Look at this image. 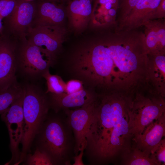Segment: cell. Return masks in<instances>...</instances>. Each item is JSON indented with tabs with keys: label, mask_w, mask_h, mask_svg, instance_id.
I'll return each instance as SVG.
<instances>
[{
	"label": "cell",
	"mask_w": 165,
	"mask_h": 165,
	"mask_svg": "<svg viewBox=\"0 0 165 165\" xmlns=\"http://www.w3.org/2000/svg\"><path fill=\"white\" fill-rule=\"evenodd\" d=\"M85 148H82L79 152V154L73 157L74 163L73 165H84L82 161V156L84 154V151Z\"/></svg>",
	"instance_id": "obj_25"
},
{
	"label": "cell",
	"mask_w": 165,
	"mask_h": 165,
	"mask_svg": "<svg viewBox=\"0 0 165 165\" xmlns=\"http://www.w3.org/2000/svg\"><path fill=\"white\" fill-rule=\"evenodd\" d=\"M92 0H73L67 9L66 14L70 26L75 30L80 31L85 28L91 18Z\"/></svg>",
	"instance_id": "obj_15"
},
{
	"label": "cell",
	"mask_w": 165,
	"mask_h": 165,
	"mask_svg": "<svg viewBox=\"0 0 165 165\" xmlns=\"http://www.w3.org/2000/svg\"><path fill=\"white\" fill-rule=\"evenodd\" d=\"M42 127L39 148L50 157L54 165L70 164L75 140L67 119L65 122L57 117L50 119Z\"/></svg>",
	"instance_id": "obj_4"
},
{
	"label": "cell",
	"mask_w": 165,
	"mask_h": 165,
	"mask_svg": "<svg viewBox=\"0 0 165 165\" xmlns=\"http://www.w3.org/2000/svg\"><path fill=\"white\" fill-rule=\"evenodd\" d=\"M84 88L83 84L80 81L73 79L66 83L65 92L69 94L77 91Z\"/></svg>",
	"instance_id": "obj_22"
},
{
	"label": "cell",
	"mask_w": 165,
	"mask_h": 165,
	"mask_svg": "<svg viewBox=\"0 0 165 165\" xmlns=\"http://www.w3.org/2000/svg\"><path fill=\"white\" fill-rule=\"evenodd\" d=\"M24 91L21 96L1 114L2 119L7 127L10 140V147L12 156L6 164L14 163L16 165L20 156L19 147L23 140L24 123L23 102Z\"/></svg>",
	"instance_id": "obj_7"
},
{
	"label": "cell",
	"mask_w": 165,
	"mask_h": 165,
	"mask_svg": "<svg viewBox=\"0 0 165 165\" xmlns=\"http://www.w3.org/2000/svg\"><path fill=\"white\" fill-rule=\"evenodd\" d=\"M158 42H160L157 32L155 31L150 32L147 37L146 44L148 49L151 50V51L155 52L154 54H156V49Z\"/></svg>",
	"instance_id": "obj_23"
},
{
	"label": "cell",
	"mask_w": 165,
	"mask_h": 165,
	"mask_svg": "<svg viewBox=\"0 0 165 165\" xmlns=\"http://www.w3.org/2000/svg\"><path fill=\"white\" fill-rule=\"evenodd\" d=\"M94 101L74 110L68 109L64 111L67 116V121L74 136V153L75 156L78 154L82 148L85 149L86 136L92 116Z\"/></svg>",
	"instance_id": "obj_10"
},
{
	"label": "cell",
	"mask_w": 165,
	"mask_h": 165,
	"mask_svg": "<svg viewBox=\"0 0 165 165\" xmlns=\"http://www.w3.org/2000/svg\"><path fill=\"white\" fill-rule=\"evenodd\" d=\"M157 34L159 41L161 45L163 47L165 45V31L163 29L159 30Z\"/></svg>",
	"instance_id": "obj_26"
},
{
	"label": "cell",
	"mask_w": 165,
	"mask_h": 165,
	"mask_svg": "<svg viewBox=\"0 0 165 165\" xmlns=\"http://www.w3.org/2000/svg\"><path fill=\"white\" fill-rule=\"evenodd\" d=\"M132 96L124 92L97 94L86 136L85 149L90 162L107 161L130 150Z\"/></svg>",
	"instance_id": "obj_1"
},
{
	"label": "cell",
	"mask_w": 165,
	"mask_h": 165,
	"mask_svg": "<svg viewBox=\"0 0 165 165\" xmlns=\"http://www.w3.org/2000/svg\"><path fill=\"white\" fill-rule=\"evenodd\" d=\"M153 0H140L134 7H135L137 10H151V6Z\"/></svg>",
	"instance_id": "obj_24"
},
{
	"label": "cell",
	"mask_w": 165,
	"mask_h": 165,
	"mask_svg": "<svg viewBox=\"0 0 165 165\" xmlns=\"http://www.w3.org/2000/svg\"><path fill=\"white\" fill-rule=\"evenodd\" d=\"M17 41L16 52V74L25 82H35L53 64L50 59L26 37Z\"/></svg>",
	"instance_id": "obj_5"
},
{
	"label": "cell",
	"mask_w": 165,
	"mask_h": 165,
	"mask_svg": "<svg viewBox=\"0 0 165 165\" xmlns=\"http://www.w3.org/2000/svg\"><path fill=\"white\" fill-rule=\"evenodd\" d=\"M42 78L46 81V94H59L65 92L66 83L60 76L51 74L48 70L43 75Z\"/></svg>",
	"instance_id": "obj_17"
},
{
	"label": "cell",
	"mask_w": 165,
	"mask_h": 165,
	"mask_svg": "<svg viewBox=\"0 0 165 165\" xmlns=\"http://www.w3.org/2000/svg\"><path fill=\"white\" fill-rule=\"evenodd\" d=\"M66 11L62 6L49 1L37 5L36 16L32 28L50 25L62 26Z\"/></svg>",
	"instance_id": "obj_13"
},
{
	"label": "cell",
	"mask_w": 165,
	"mask_h": 165,
	"mask_svg": "<svg viewBox=\"0 0 165 165\" xmlns=\"http://www.w3.org/2000/svg\"><path fill=\"white\" fill-rule=\"evenodd\" d=\"M50 107L56 113L69 108L82 107L94 102L97 94L94 90L84 87L71 93H48Z\"/></svg>",
	"instance_id": "obj_11"
},
{
	"label": "cell",
	"mask_w": 165,
	"mask_h": 165,
	"mask_svg": "<svg viewBox=\"0 0 165 165\" xmlns=\"http://www.w3.org/2000/svg\"><path fill=\"white\" fill-rule=\"evenodd\" d=\"M18 0H0V17L9 16L14 9Z\"/></svg>",
	"instance_id": "obj_21"
},
{
	"label": "cell",
	"mask_w": 165,
	"mask_h": 165,
	"mask_svg": "<svg viewBox=\"0 0 165 165\" xmlns=\"http://www.w3.org/2000/svg\"><path fill=\"white\" fill-rule=\"evenodd\" d=\"M37 9V5L32 1L18 0L13 11L5 18L9 31L19 39L26 37L32 27Z\"/></svg>",
	"instance_id": "obj_8"
},
{
	"label": "cell",
	"mask_w": 165,
	"mask_h": 165,
	"mask_svg": "<svg viewBox=\"0 0 165 165\" xmlns=\"http://www.w3.org/2000/svg\"><path fill=\"white\" fill-rule=\"evenodd\" d=\"M125 155L128 158L125 161L126 165H156L150 157V155L135 148L132 153L130 152Z\"/></svg>",
	"instance_id": "obj_18"
},
{
	"label": "cell",
	"mask_w": 165,
	"mask_h": 165,
	"mask_svg": "<svg viewBox=\"0 0 165 165\" xmlns=\"http://www.w3.org/2000/svg\"><path fill=\"white\" fill-rule=\"evenodd\" d=\"M140 0H125V6L128 8H134Z\"/></svg>",
	"instance_id": "obj_27"
},
{
	"label": "cell",
	"mask_w": 165,
	"mask_h": 165,
	"mask_svg": "<svg viewBox=\"0 0 165 165\" xmlns=\"http://www.w3.org/2000/svg\"><path fill=\"white\" fill-rule=\"evenodd\" d=\"M165 141L163 139L151 151L150 156L156 165H164L165 163Z\"/></svg>",
	"instance_id": "obj_20"
},
{
	"label": "cell",
	"mask_w": 165,
	"mask_h": 165,
	"mask_svg": "<svg viewBox=\"0 0 165 165\" xmlns=\"http://www.w3.org/2000/svg\"><path fill=\"white\" fill-rule=\"evenodd\" d=\"M24 132L18 164L24 160L32 141L40 131L50 108L47 94L35 82L22 83Z\"/></svg>",
	"instance_id": "obj_2"
},
{
	"label": "cell",
	"mask_w": 165,
	"mask_h": 165,
	"mask_svg": "<svg viewBox=\"0 0 165 165\" xmlns=\"http://www.w3.org/2000/svg\"><path fill=\"white\" fill-rule=\"evenodd\" d=\"M2 19L0 17V34L2 33L3 30V27L2 22Z\"/></svg>",
	"instance_id": "obj_30"
},
{
	"label": "cell",
	"mask_w": 165,
	"mask_h": 165,
	"mask_svg": "<svg viewBox=\"0 0 165 165\" xmlns=\"http://www.w3.org/2000/svg\"><path fill=\"white\" fill-rule=\"evenodd\" d=\"M165 115L149 124L135 142L136 148L150 155L152 150L163 140L165 133Z\"/></svg>",
	"instance_id": "obj_12"
},
{
	"label": "cell",
	"mask_w": 165,
	"mask_h": 165,
	"mask_svg": "<svg viewBox=\"0 0 165 165\" xmlns=\"http://www.w3.org/2000/svg\"><path fill=\"white\" fill-rule=\"evenodd\" d=\"M26 164L30 165H51L54 164L50 157L39 148L28 156Z\"/></svg>",
	"instance_id": "obj_19"
},
{
	"label": "cell",
	"mask_w": 165,
	"mask_h": 165,
	"mask_svg": "<svg viewBox=\"0 0 165 165\" xmlns=\"http://www.w3.org/2000/svg\"><path fill=\"white\" fill-rule=\"evenodd\" d=\"M23 93L22 84L18 82L6 89L0 90V114L7 109Z\"/></svg>",
	"instance_id": "obj_16"
},
{
	"label": "cell",
	"mask_w": 165,
	"mask_h": 165,
	"mask_svg": "<svg viewBox=\"0 0 165 165\" xmlns=\"http://www.w3.org/2000/svg\"><path fill=\"white\" fill-rule=\"evenodd\" d=\"M153 60L147 59L145 84L160 94L165 95V57L156 54Z\"/></svg>",
	"instance_id": "obj_14"
},
{
	"label": "cell",
	"mask_w": 165,
	"mask_h": 165,
	"mask_svg": "<svg viewBox=\"0 0 165 165\" xmlns=\"http://www.w3.org/2000/svg\"><path fill=\"white\" fill-rule=\"evenodd\" d=\"M105 5V7L107 10H109L111 9L112 7V4L109 2H108L105 4H103Z\"/></svg>",
	"instance_id": "obj_28"
},
{
	"label": "cell",
	"mask_w": 165,
	"mask_h": 165,
	"mask_svg": "<svg viewBox=\"0 0 165 165\" xmlns=\"http://www.w3.org/2000/svg\"><path fill=\"white\" fill-rule=\"evenodd\" d=\"M108 13L110 16H114L116 13V11L114 9H111L108 11Z\"/></svg>",
	"instance_id": "obj_29"
},
{
	"label": "cell",
	"mask_w": 165,
	"mask_h": 165,
	"mask_svg": "<svg viewBox=\"0 0 165 165\" xmlns=\"http://www.w3.org/2000/svg\"><path fill=\"white\" fill-rule=\"evenodd\" d=\"M64 34L62 26H42L30 28L26 38L48 56L54 65L61 50Z\"/></svg>",
	"instance_id": "obj_6"
},
{
	"label": "cell",
	"mask_w": 165,
	"mask_h": 165,
	"mask_svg": "<svg viewBox=\"0 0 165 165\" xmlns=\"http://www.w3.org/2000/svg\"><path fill=\"white\" fill-rule=\"evenodd\" d=\"M164 97L146 85L132 93L130 125L134 141L152 122L165 115Z\"/></svg>",
	"instance_id": "obj_3"
},
{
	"label": "cell",
	"mask_w": 165,
	"mask_h": 165,
	"mask_svg": "<svg viewBox=\"0 0 165 165\" xmlns=\"http://www.w3.org/2000/svg\"><path fill=\"white\" fill-rule=\"evenodd\" d=\"M5 35L0 37V90L16 84V52L17 41Z\"/></svg>",
	"instance_id": "obj_9"
}]
</instances>
